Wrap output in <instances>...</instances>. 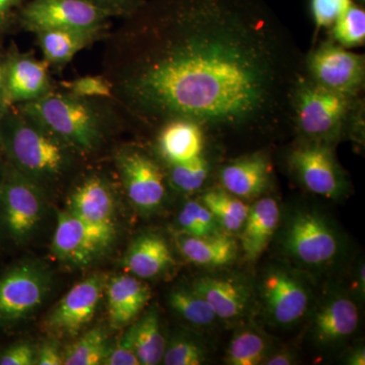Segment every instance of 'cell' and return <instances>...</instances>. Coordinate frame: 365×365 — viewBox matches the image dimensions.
<instances>
[{"mask_svg": "<svg viewBox=\"0 0 365 365\" xmlns=\"http://www.w3.org/2000/svg\"><path fill=\"white\" fill-rule=\"evenodd\" d=\"M36 360L37 352L26 342L11 346L0 355V365H34Z\"/></svg>", "mask_w": 365, "mask_h": 365, "instance_id": "37", "label": "cell"}, {"mask_svg": "<svg viewBox=\"0 0 365 365\" xmlns=\"http://www.w3.org/2000/svg\"><path fill=\"white\" fill-rule=\"evenodd\" d=\"M269 356L267 338L255 329L245 328L235 334L225 360L230 365H258L264 364Z\"/></svg>", "mask_w": 365, "mask_h": 365, "instance_id": "30", "label": "cell"}, {"mask_svg": "<svg viewBox=\"0 0 365 365\" xmlns=\"http://www.w3.org/2000/svg\"><path fill=\"white\" fill-rule=\"evenodd\" d=\"M361 96L329 90L302 74L292 98V130L297 139L336 145L348 138L354 118L364 109Z\"/></svg>", "mask_w": 365, "mask_h": 365, "instance_id": "4", "label": "cell"}, {"mask_svg": "<svg viewBox=\"0 0 365 365\" xmlns=\"http://www.w3.org/2000/svg\"><path fill=\"white\" fill-rule=\"evenodd\" d=\"M0 146L6 162L41 187L59 181L78 155L16 106L0 115Z\"/></svg>", "mask_w": 365, "mask_h": 365, "instance_id": "2", "label": "cell"}, {"mask_svg": "<svg viewBox=\"0 0 365 365\" xmlns=\"http://www.w3.org/2000/svg\"><path fill=\"white\" fill-rule=\"evenodd\" d=\"M178 223L184 234L193 237H207L220 232L215 216L202 203L189 201L178 215Z\"/></svg>", "mask_w": 365, "mask_h": 365, "instance_id": "33", "label": "cell"}, {"mask_svg": "<svg viewBox=\"0 0 365 365\" xmlns=\"http://www.w3.org/2000/svg\"><path fill=\"white\" fill-rule=\"evenodd\" d=\"M279 206L272 197H264L250 207L241 232V245L245 256L256 260L267 248L279 225Z\"/></svg>", "mask_w": 365, "mask_h": 365, "instance_id": "24", "label": "cell"}, {"mask_svg": "<svg viewBox=\"0 0 365 365\" xmlns=\"http://www.w3.org/2000/svg\"><path fill=\"white\" fill-rule=\"evenodd\" d=\"M261 294L269 318L277 325H294L307 312V288L292 274L280 269H273L265 274Z\"/></svg>", "mask_w": 365, "mask_h": 365, "instance_id": "14", "label": "cell"}, {"mask_svg": "<svg viewBox=\"0 0 365 365\" xmlns=\"http://www.w3.org/2000/svg\"><path fill=\"white\" fill-rule=\"evenodd\" d=\"M169 304L182 321L199 328L215 325L220 319L207 300L192 287L175 288L169 295Z\"/></svg>", "mask_w": 365, "mask_h": 365, "instance_id": "29", "label": "cell"}, {"mask_svg": "<svg viewBox=\"0 0 365 365\" xmlns=\"http://www.w3.org/2000/svg\"><path fill=\"white\" fill-rule=\"evenodd\" d=\"M104 275L79 281L56 304L45 319V328L60 336H74L91 323L104 295Z\"/></svg>", "mask_w": 365, "mask_h": 365, "instance_id": "12", "label": "cell"}, {"mask_svg": "<svg viewBox=\"0 0 365 365\" xmlns=\"http://www.w3.org/2000/svg\"><path fill=\"white\" fill-rule=\"evenodd\" d=\"M334 148L332 144L297 139L287 155L290 172L302 186L326 198H338L347 187Z\"/></svg>", "mask_w": 365, "mask_h": 365, "instance_id": "7", "label": "cell"}, {"mask_svg": "<svg viewBox=\"0 0 365 365\" xmlns=\"http://www.w3.org/2000/svg\"><path fill=\"white\" fill-rule=\"evenodd\" d=\"M49 64L32 55L16 54L4 60V109L33 102L52 91Z\"/></svg>", "mask_w": 365, "mask_h": 365, "instance_id": "16", "label": "cell"}, {"mask_svg": "<svg viewBox=\"0 0 365 365\" xmlns=\"http://www.w3.org/2000/svg\"><path fill=\"white\" fill-rule=\"evenodd\" d=\"M359 324L356 304L345 297H334L317 309L312 325L314 340L322 346L337 344L355 333Z\"/></svg>", "mask_w": 365, "mask_h": 365, "instance_id": "20", "label": "cell"}, {"mask_svg": "<svg viewBox=\"0 0 365 365\" xmlns=\"http://www.w3.org/2000/svg\"><path fill=\"white\" fill-rule=\"evenodd\" d=\"M103 98L76 97L68 91H51L33 102L16 105L20 111L78 155H90L102 146L114 118Z\"/></svg>", "mask_w": 365, "mask_h": 365, "instance_id": "3", "label": "cell"}, {"mask_svg": "<svg viewBox=\"0 0 365 365\" xmlns=\"http://www.w3.org/2000/svg\"><path fill=\"white\" fill-rule=\"evenodd\" d=\"M168 185L182 194H193L205 186L212 174L213 163L209 153L189 162L163 165Z\"/></svg>", "mask_w": 365, "mask_h": 365, "instance_id": "28", "label": "cell"}, {"mask_svg": "<svg viewBox=\"0 0 365 365\" xmlns=\"http://www.w3.org/2000/svg\"><path fill=\"white\" fill-rule=\"evenodd\" d=\"M38 365H62L63 355L59 351L58 346L53 342L45 343L37 353Z\"/></svg>", "mask_w": 365, "mask_h": 365, "instance_id": "40", "label": "cell"}, {"mask_svg": "<svg viewBox=\"0 0 365 365\" xmlns=\"http://www.w3.org/2000/svg\"><path fill=\"white\" fill-rule=\"evenodd\" d=\"M64 91H68L76 97L88 98H113L111 83L104 76H83L73 81L61 83Z\"/></svg>", "mask_w": 365, "mask_h": 365, "instance_id": "35", "label": "cell"}, {"mask_svg": "<svg viewBox=\"0 0 365 365\" xmlns=\"http://www.w3.org/2000/svg\"><path fill=\"white\" fill-rule=\"evenodd\" d=\"M177 246L184 258L202 267L218 268L235 260L239 246L227 232L193 237L181 232L176 237Z\"/></svg>", "mask_w": 365, "mask_h": 365, "instance_id": "23", "label": "cell"}, {"mask_svg": "<svg viewBox=\"0 0 365 365\" xmlns=\"http://www.w3.org/2000/svg\"><path fill=\"white\" fill-rule=\"evenodd\" d=\"M107 43L112 101L140 126L188 120L215 143L292 132L304 53L264 0H148Z\"/></svg>", "mask_w": 365, "mask_h": 365, "instance_id": "1", "label": "cell"}, {"mask_svg": "<svg viewBox=\"0 0 365 365\" xmlns=\"http://www.w3.org/2000/svg\"><path fill=\"white\" fill-rule=\"evenodd\" d=\"M4 60L0 58V115L4 110Z\"/></svg>", "mask_w": 365, "mask_h": 365, "instance_id": "44", "label": "cell"}, {"mask_svg": "<svg viewBox=\"0 0 365 365\" xmlns=\"http://www.w3.org/2000/svg\"><path fill=\"white\" fill-rule=\"evenodd\" d=\"M26 0H0V28L11 20L14 11L23 6Z\"/></svg>", "mask_w": 365, "mask_h": 365, "instance_id": "41", "label": "cell"}, {"mask_svg": "<svg viewBox=\"0 0 365 365\" xmlns=\"http://www.w3.org/2000/svg\"><path fill=\"white\" fill-rule=\"evenodd\" d=\"M328 31V39L346 49L361 47L365 43L364 6L353 2Z\"/></svg>", "mask_w": 365, "mask_h": 365, "instance_id": "31", "label": "cell"}, {"mask_svg": "<svg viewBox=\"0 0 365 365\" xmlns=\"http://www.w3.org/2000/svg\"><path fill=\"white\" fill-rule=\"evenodd\" d=\"M74 215L95 227L115 230V197L109 181L98 174L85 178L67 202Z\"/></svg>", "mask_w": 365, "mask_h": 365, "instance_id": "18", "label": "cell"}, {"mask_svg": "<svg viewBox=\"0 0 365 365\" xmlns=\"http://www.w3.org/2000/svg\"><path fill=\"white\" fill-rule=\"evenodd\" d=\"M355 4H359V6H364L365 0H353Z\"/></svg>", "mask_w": 365, "mask_h": 365, "instance_id": "47", "label": "cell"}, {"mask_svg": "<svg viewBox=\"0 0 365 365\" xmlns=\"http://www.w3.org/2000/svg\"><path fill=\"white\" fill-rule=\"evenodd\" d=\"M201 203L212 213L220 228L227 234L241 232L249 215L248 204L220 186L204 192Z\"/></svg>", "mask_w": 365, "mask_h": 365, "instance_id": "27", "label": "cell"}, {"mask_svg": "<svg viewBox=\"0 0 365 365\" xmlns=\"http://www.w3.org/2000/svg\"><path fill=\"white\" fill-rule=\"evenodd\" d=\"M348 364L351 365H364L365 364V352L364 349H357L353 351L350 356L348 357Z\"/></svg>", "mask_w": 365, "mask_h": 365, "instance_id": "43", "label": "cell"}, {"mask_svg": "<svg viewBox=\"0 0 365 365\" xmlns=\"http://www.w3.org/2000/svg\"><path fill=\"white\" fill-rule=\"evenodd\" d=\"M212 307L217 318L223 321H237L247 316L251 304L248 287L234 278L205 276L192 285Z\"/></svg>", "mask_w": 365, "mask_h": 365, "instance_id": "19", "label": "cell"}, {"mask_svg": "<svg viewBox=\"0 0 365 365\" xmlns=\"http://www.w3.org/2000/svg\"><path fill=\"white\" fill-rule=\"evenodd\" d=\"M353 2V0H311L309 7L316 28L314 38L318 37V33L323 29L329 30Z\"/></svg>", "mask_w": 365, "mask_h": 365, "instance_id": "36", "label": "cell"}, {"mask_svg": "<svg viewBox=\"0 0 365 365\" xmlns=\"http://www.w3.org/2000/svg\"><path fill=\"white\" fill-rule=\"evenodd\" d=\"M157 158L162 165L189 162L209 153L213 139L201 125L188 120H173L158 128Z\"/></svg>", "mask_w": 365, "mask_h": 365, "instance_id": "17", "label": "cell"}, {"mask_svg": "<svg viewBox=\"0 0 365 365\" xmlns=\"http://www.w3.org/2000/svg\"><path fill=\"white\" fill-rule=\"evenodd\" d=\"M102 364L107 365H140L135 353L120 340L116 347L109 348Z\"/></svg>", "mask_w": 365, "mask_h": 365, "instance_id": "39", "label": "cell"}, {"mask_svg": "<svg viewBox=\"0 0 365 365\" xmlns=\"http://www.w3.org/2000/svg\"><path fill=\"white\" fill-rule=\"evenodd\" d=\"M49 289L47 274L30 262L0 274V326L28 318L42 306Z\"/></svg>", "mask_w": 365, "mask_h": 365, "instance_id": "10", "label": "cell"}, {"mask_svg": "<svg viewBox=\"0 0 365 365\" xmlns=\"http://www.w3.org/2000/svg\"><path fill=\"white\" fill-rule=\"evenodd\" d=\"M304 73L318 85L339 93L361 96L365 88V56L332 40L314 43L304 54Z\"/></svg>", "mask_w": 365, "mask_h": 365, "instance_id": "6", "label": "cell"}, {"mask_svg": "<svg viewBox=\"0 0 365 365\" xmlns=\"http://www.w3.org/2000/svg\"><path fill=\"white\" fill-rule=\"evenodd\" d=\"M116 165L130 202L140 212L157 211L167 196L168 185L158 158L139 146H126L117 153Z\"/></svg>", "mask_w": 365, "mask_h": 365, "instance_id": "8", "label": "cell"}, {"mask_svg": "<svg viewBox=\"0 0 365 365\" xmlns=\"http://www.w3.org/2000/svg\"><path fill=\"white\" fill-rule=\"evenodd\" d=\"M162 361L167 365H201L206 361V350L196 341L178 337L165 347Z\"/></svg>", "mask_w": 365, "mask_h": 365, "instance_id": "34", "label": "cell"}, {"mask_svg": "<svg viewBox=\"0 0 365 365\" xmlns=\"http://www.w3.org/2000/svg\"><path fill=\"white\" fill-rule=\"evenodd\" d=\"M21 26L35 34L58 29L106 30L112 16L90 0H31L21 9Z\"/></svg>", "mask_w": 365, "mask_h": 365, "instance_id": "9", "label": "cell"}, {"mask_svg": "<svg viewBox=\"0 0 365 365\" xmlns=\"http://www.w3.org/2000/svg\"><path fill=\"white\" fill-rule=\"evenodd\" d=\"M284 240L290 256L309 266L329 263L339 249L332 228L314 213H297L290 222Z\"/></svg>", "mask_w": 365, "mask_h": 365, "instance_id": "13", "label": "cell"}, {"mask_svg": "<svg viewBox=\"0 0 365 365\" xmlns=\"http://www.w3.org/2000/svg\"><path fill=\"white\" fill-rule=\"evenodd\" d=\"M294 364V357L289 352L272 353L266 359L264 364L266 365H290Z\"/></svg>", "mask_w": 365, "mask_h": 365, "instance_id": "42", "label": "cell"}, {"mask_svg": "<svg viewBox=\"0 0 365 365\" xmlns=\"http://www.w3.org/2000/svg\"><path fill=\"white\" fill-rule=\"evenodd\" d=\"M36 35L45 61L49 66H62L69 63L81 50L106 36V33L105 30L58 29Z\"/></svg>", "mask_w": 365, "mask_h": 365, "instance_id": "25", "label": "cell"}, {"mask_svg": "<svg viewBox=\"0 0 365 365\" xmlns=\"http://www.w3.org/2000/svg\"><path fill=\"white\" fill-rule=\"evenodd\" d=\"M6 157H4V151L0 146V182H1L2 176H4V168H6Z\"/></svg>", "mask_w": 365, "mask_h": 365, "instance_id": "45", "label": "cell"}, {"mask_svg": "<svg viewBox=\"0 0 365 365\" xmlns=\"http://www.w3.org/2000/svg\"><path fill=\"white\" fill-rule=\"evenodd\" d=\"M115 230L83 222L69 210L58 215L52 252L58 260L71 265H86L100 256L114 239Z\"/></svg>", "mask_w": 365, "mask_h": 365, "instance_id": "11", "label": "cell"}, {"mask_svg": "<svg viewBox=\"0 0 365 365\" xmlns=\"http://www.w3.org/2000/svg\"><path fill=\"white\" fill-rule=\"evenodd\" d=\"M98 9L114 16H126L135 13L148 0H90Z\"/></svg>", "mask_w": 365, "mask_h": 365, "instance_id": "38", "label": "cell"}, {"mask_svg": "<svg viewBox=\"0 0 365 365\" xmlns=\"http://www.w3.org/2000/svg\"><path fill=\"white\" fill-rule=\"evenodd\" d=\"M106 287L110 325L114 329L131 324L150 299V287L135 276H115Z\"/></svg>", "mask_w": 365, "mask_h": 365, "instance_id": "21", "label": "cell"}, {"mask_svg": "<svg viewBox=\"0 0 365 365\" xmlns=\"http://www.w3.org/2000/svg\"><path fill=\"white\" fill-rule=\"evenodd\" d=\"M174 264L169 245L155 234H143L136 237L124 259L125 268L139 279L158 277Z\"/></svg>", "mask_w": 365, "mask_h": 365, "instance_id": "22", "label": "cell"}, {"mask_svg": "<svg viewBox=\"0 0 365 365\" xmlns=\"http://www.w3.org/2000/svg\"><path fill=\"white\" fill-rule=\"evenodd\" d=\"M109 351L107 334L104 329L98 327L86 333L81 339L68 348L63 355L66 365L102 364Z\"/></svg>", "mask_w": 365, "mask_h": 365, "instance_id": "32", "label": "cell"}, {"mask_svg": "<svg viewBox=\"0 0 365 365\" xmlns=\"http://www.w3.org/2000/svg\"><path fill=\"white\" fill-rule=\"evenodd\" d=\"M43 187L6 163L0 182V230L9 240L26 242L44 215Z\"/></svg>", "mask_w": 365, "mask_h": 365, "instance_id": "5", "label": "cell"}, {"mask_svg": "<svg viewBox=\"0 0 365 365\" xmlns=\"http://www.w3.org/2000/svg\"><path fill=\"white\" fill-rule=\"evenodd\" d=\"M273 168L264 150L244 153L218 167L220 187L242 199L258 198L272 182Z\"/></svg>", "mask_w": 365, "mask_h": 365, "instance_id": "15", "label": "cell"}, {"mask_svg": "<svg viewBox=\"0 0 365 365\" xmlns=\"http://www.w3.org/2000/svg\"><path fill=\"white\" fill-rule=\"evenodd\" d=\"M359 284L360 289L364 292V265L362 264L359 270Z\"/></svg>", "mask_w": 365, "mask_h": 365, "instance_id": "46", "label": "cell"}, {"mask_svg": "<svg viewBox=\"0 0 365 365\" xmlns=\"http://www.w3.org/2000/svg\"><path fill=\"white\" fill-rule=\"evenodd\" d=\"M121 341L133 350L140 365L160 364L167 344L158 312L151 309L144 314L126 331Z\"/></svg>", "mask_w": 365, "mask_h": 365, "instance_id": "26", "label": "cell"}]
</instances>
